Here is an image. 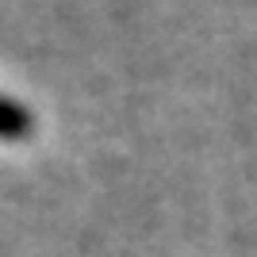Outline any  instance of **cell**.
Wrapping results in <instances>:
<instances>
[{"label":"cell","mask_w":257,"mask_h":257,"mask_svg":"<svg viewBox=\"0 0 257 257\" xmlns=\"http://www.w3.org/2000/svg\"><path fill=\"white\" fill-rule=\"evenodd\" d=\"M31 131H35L31 107L0 92V142H23L31 139Z\"/></svg>","instance_id":"6da1fadb"}]
</instances>
